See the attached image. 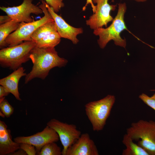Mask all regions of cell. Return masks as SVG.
I'll return each instance as SVG.
<instances>
[{
  "mask_svg": "<svg viewBox=\"0 0 155 155\" xmlns=\"http://www.w3.org/2000/svg\"><path fill=\"white\" fill-rule=\"evenodd\" d=\"M92 1L94 3L96 4V10L86 21V24L94 30L104 26L106 27L107 24L113 20L111 12L115 10L116 5L110 4L108 0Z\"/></svg>",
  "mask_w": 155,
  "mask_h": 155,
  "instance_id": "9",
  "label": "cell"
},
{
  "mask_svg": "<svg viewBox=\"0 0 155 155\" xmlns=\"http://www.w3.org/2000/svg\"><path fill=\"white\" fill-rule=\"evenodd\" d=\"M9 93L3 86H0V98L7 96Z\"/></svg>",
  "mask_w": 155,
  "mask_h": 155,
  "instance_id": "24",
  "label": "cell"
},
{
  "mask_svg": "<svg viewBox=\"0 0 155 155\" xmlns=\"http://www.w3.org/2000/svg\"><path fill=\"white\" fill-rule=\"evenodd\" d=\"M38 155H62L61 148L55 142L48 143L44 146Z\"/></svg>",
  "mask_w": 155,
  "mask_h": 155,
  "instance_id": "18",
  "label": "cell"
},
{
  "mask_svg": "<svg viewBox=\"0 0 155 155\" xmlns=\"http://www.w3.org/2000/svg\"><path fill=\"white\" fill-rule=\"evenodd\" d=\"M139 98L143 102L155 111V94L150 97L144 93H142Z\"/></svg>",
  "mask_w": 155,
  "mask_h": 155,
  "instance_id": "20",
  "label": "cell"
},
{
  "mask_svg": "<svg viewBox=\"0 0 155 155\" xmlns=\"http://www.w3.org/2000/svg\"><path fill=\"white\" fill-rule=\"evenodd\" d=\"M46 6L55 23L57 31L61 38L70 40L74 44H76L79 40L77 36L82 34L83 30L81 28L73 27L68 24L60 16L55 12L53 9L46 3Z\"/></svg>",
  "mask_w": 155,
  "mask_h": 155,
  "instance_id": "12",
  "label": "cell"
},
{
  "mask_svg": "<svg viewBox=\"0 0 155 155\" xmlns=\"http://www.w3.org/2000/svg\"><path fill=\"white\" fill-rule=\"evenodd\" d=\"M41 1L42 3L39 6L42 10L44 16L36 21L33 20L29 23H20L17 29L6 38V46H12L18 45L23 41L32 40V35L38 28L45 23L53 20L46 6L45 1L41 0Z\"/></svg>",
  "mask_w": 155,
  "mask_h": 155,
  "instance_id": "6",
  "label": "cell"
},
{
  "mask_svg": "<svg viewBox=\"0 0 155 155\" xmlns=\"http://www.w3.org/2000/svg\"><path fill=\"white\" fill-rule=\"evenodd\" d=\"M115 100V96L108 95L103 98L90 102L85 105L86 114L94 131H98L103 129Z\"/></svg>",
  "mask_w": 155,
  "mask_h": 155,
  "instance_id": "4",
  "label": "cell"
},
{
  "mask_svg": "<svg viewBox=\"0 0 155 155\" xmlns=\"http://www.w3.org/2000/svg\"><path fill=\"white\" fill-rule=\"evenodd\" d=\"M20 143L12 140L11 131L3 121H0V155L11 154L20 148Z\"/></svg>",
  "mask_w": 155,
  "mask_h": 155,
  "instance_id": "14",
  "label": "cell"
},
{
  "mask_svg": "<svg viewBox=\"0 0 155 155\" xmlns=\"http://www.w3.org/2000/svg\"><path fill=\"white\" fill-rule=\"evenodd\" d=\"M94 141L87 133L82 134L78 140L67 150L65 155H98Z\"/></svg>",
  "mask_w": 155,
  "mask_h": 155,
  "instance_id": "13",
  "label": "cell"
},
{
  "mask_svg": "<svg viewBox=\"0 0 155 155\" xmlns=\"http://www.w3.org/2000/svg\"><path fill=\"white\" fill-rule=\"evenodd\" d=\"M127 9L125 3H119L117 13L111 24L106 28L102 27L94 30V34L99 37L98 43L101 48H104L111 40L113 41L115 45L125 48L126 39L122 38L120 34L127 29L124 20Z\"/></svg>",
  "mask_w": 155,
  "mask_h": 155,
  "instance_id": "2",
  "label": "cell"
},
{
  "mask_svg": "<svg viewBox=\"0 0 155 155\" xmlns=\"http://www.w3.org/2000/svg\"><path fill=\"white\" fill-rule=\"evenodd\" d=\"M47 125L54 130L58 134L63 146L62 155H65L67 149L79 138L81 135L76 126L73 124H69L55 119H51Z\"/></svg>",
  "mask_w": 155,
  "mask_h": 155,
  "instance_id": "8",
  "label": "cell"
},
{
  "mask_svg": "<svg viewBox=\"0 0 155 155\" xmlns=\"http://www.w3.org/2000/svg\"><path fill=\"white\" fill-rule=\"evenodd\" d=\"M126 132L149 155H155V121L142 119L133 122Z\"/></svg>",
  "mask_w": 155,
  "mask_h": 155,
  "instance_id": "3",
  "label": "cell"
},
{
  "mask_svg": "<svg viewBox=\"0 0 155 155\" xmlns=\"http://www.w3.org/2000/svg\"><path fill=\"white\" fill-rule=\"evenodd\" d=\"M0 112L7 118L9 117L14 111L13 108L5 99L0 101Z\"/></svg>",
  "mask_w": 155,
  "mask_h": 155,
  "instance_id": "19",
  "label": "cell"
},
{
  "mask_svg": "<svg viewBox=\"0 0 155 155\" xmlns=\"http://www.w3.org/2000/svg\"><path fill=\"white\" fill-rule=\"evenodd\" d=\"M11 20V18L7 15L5 16H0V24H2Z\"/></svg>",
  "mask_w": 155,
  "mask_h": 155,
  "instance_id": "25",
  "label": "cell"
},
{
  "mask_svg": "<svg viewBox=\"0 0 155 155\" xmlns=\"http://www.w3.org/2000/svg\"><path fill=\"white\" fill-rule=\"evenodd\" d=\"M20 23L11 20L7 22L0 24V47L2 49L6 46L5 40L12 32L16 30Z\"/></svg>",
  "mask_w": 155,
  "mask_h": 155,
  "instance_id": "17",
  "label": "cell"
},
{
  "mask_svg": "<svg viewBox=\"0 0 155 155\" xmlns=\"http://www.w3.org/2000/svg\"><path fill=\"white\" fill-rule=\"evenodd\" d=\"M25 69L22 66L14 70L7 76L0 80V84L3 86L9 93L13 94L16 99L21 100L19 92L18 85L21 77L26 76Z\"/></svg>",
  "mask_w": 155,
  "mask_h": 155,
  "instance_id": "15",
  "label": "cell"
},
{
  "mask_svg": "<svg viewBox=\"0 0 155 155\" xmlns=\"http://www.w3.org/2000/svg\"><path fill=\"white\" fill-rule=\"evenodd\" d=\"M36 46L33 40L25 41L18 45L5 47L0 50V64L14 71L30 59L31 52Z\"/></svg>",
  "mask_w": 155,
  "mask_h": 155,
  "instance_id": "5",
  "label": "cell"
},
{
  "mask_svg": "<svg viewBox=\"0 0 155 155\" xmlns=\"http://www.w3.org/2000/svg\"><path fill=\"white\" fill-rule=\"evenodd\" d=\"M11 154H12V155H27L26 153L24 150L21 148L18 150L17 151H16Z\"/></svg>",
  "mask_w": 155,
  "mask_h": 155,
  "instance_id": "26",
  "label": "cell"
},
{
  "mask_svg": "<svg viewBox=\"0 0 155 155\" xmlns=\"http://www.w3.org/2000/svg\"><path fill=\"white\" fill-rule=\"evenodd\" d=\"M134 0L137 2H145L147 1V0Z\"/></svg>",
  "mask_w": 155,
  "mask_h": 155,
  "instance_id": "27",
  "label": "cell"
},
{
  "mask_svg": "<svg viewBox=\"0 0 155 155\" xmlns=\"http://www.w3.org/2000/svg\"><path fill=\"white\" fill-rule=\"evenodd\" d=\"M46 3L52 7L56 13L59 12L64 6L63 0H44Z\"/></svg>",
  "mask_w": 155,
  "mask_h": 155,
  "instance_id": "21",
  "label": "cell"
},
{
  "mask_svg": "<svg viewBox=\"0 0 155 155\" xmlns=\"http://www.w3.org/2000/svg\"><path fill=\"white\" fill-rule=\"evenodd\" d=\"M133 141L127 134L124 135L122 142L126 148L123 150L122 155H149L144 149Z\"/></svg>",
  "mask_w": 155,
  "mask_h": 155,
  "instance_id": "16",
  "label": "cell"
},
{
  "mask_svg": "<svg viewBox=\"0 0 155 155\" xmlns=\"http://www.w3.org/2000/svg\"><path fill=\"white\" fill-rule=\"evenodd\" d=\"M29 58L33 66L30 71L25 76V83L36 78L44 79L51 69L55 67L65 66L68 61L58 55L55 47L40 48L35 46Z\"/></svg>",
  "mask_w": 155,
  "mask_h": 155,
  "instance_id": "1",
  "label": "cell"
},
{
  "mask_svg": "<svg viewBox=\"0 0 155 155\" xmlns=\"http://www.w3.org/2000/svg\"><path fill=\"white\" fill-rule=\"evenodd\" d=\"M32 0H23L22 3L17 6L6 7H0V9L5 12L11 19L19 23H29L34 20L31 14L36 15L43 13L42 9L32 3Z\"/></svg>",
  "mask_w": 155,
  "mask_h": 155,
  "instance_id": "10",
  "label": "cell"
},
{
  "mask_svg": "<svg viewBox=\"0 0 155 155\" xmlns=\"http://www.w3.org/2000/svg\"><path fill=\"white\" fill-rule=\"evenodd\" d=\"M89 4L91 5L93 13H94L96 10V6L94 5L92 0H86V3L82 8L83 11H85L88 5Z\"/></svg>",
  "mask_w": 155,
  "mask_h": 155,
  "instance_id": "23",
  "label": "cell"
},
{
  "mask_svg": "<svg viewBox=\"0 0 155 155\" xmlns=\"http://www.w3.org/2000/svg\"><path fill=\"white\" fill-rule=\"evenodd\" d=\"M20 148L24 150L28 155H35L37 154V151L34 146L26 143H20Z\"/></svg>",
  "mask_w": 155,
  "mask_h": 155,
  "instance_id": "22",
  "label": "cell"
},
{
  "mask_svg": "<svg viewBox=\"0 0 155 155\" xmlns=\"http://www.w3.org/2000/svg\"><path fill=\"white\" fill-rule=\"evenodd\" d=\"M59 139L56 131L47 125L41 132L30 136L17 137L14 139V141L19 143H26L33 145L35 147L38 154L45 144L52 142H56Z\"/></svg>",
  "mask_w": 155,
  "mask_h": 155,
  "instance_id": "11",
  "label": "cell"
},
{
  "mask_svg": "<svg viewBox=\"0 0 155 155\" xmlns=\"http://www.w3.org/2000/svg\"><path fill=\"white\" fill-rule=\"evenodd\" d=\"M31 38L36 46L40 48L55 47L61 40L54 20L40 26L33 33Z\"/></svg>",
  "mask_w": 155,
  "mask_h": 155,
  "instance_id": "7",
  "label": "cell"
}]
</instances>
